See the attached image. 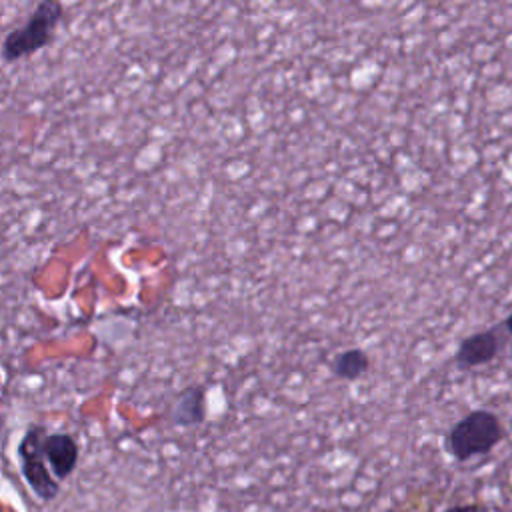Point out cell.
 Masks as SVG:
<instances>
[{
    "mask_svg": "<svg viewBox=\"0 0 512 512\" xmlns=\"http://www.w3.org/2000/svg\"><path fill=\"white\" fill-rule=\"evenodd\" d=\"M46 430L42 426H30L22 440L18 442L16 454L20 460V470L22 476L26 480V484L30 486V490L42 500V502H50L58 496L60 492V484L58 480L52 476L44 452H42V442H44Z\"/></svg>",
    "mask_w": 512,
    "mask_h": 512,
    "instance_id": "3957f363",
    "label": "cell"
},
{
    "mask_svg": "<svg viewBox=\"0 0 512 512\" xmlns=\"http://www.w3.org/2000/svg\"><path fill=\"white\" fill-rule=\"evenodd\" d=\"M42 452L56 480L68 478L78 464V444L70 434H64V432L46 434L42 442Z\"/></svg>",
    "mask_w": 512,
    "mask_h": 512,
    "instance_id": "5b68a950",
    "label": "cell"
},
{
    "mask_svg": "<svg viewBox=\"0 0 512 512\" xmlns=\"http://www.w3.org/2000/svg\"><path fill=\"white\" fill-rule=\"evenodd\" d=\"M444 512H488V508L484 504L470 502V504H454V506L446 508Z\"/></svg>",
    "mask_w": 512,
    "mask_h": 512,
    "instance_id": "ba28073f",
    "label": "cell"
},
{
    "mask_svg": "<svg viewBox=\"0 0 512 512\" xmlns=\"http://www.w3.org/2000/svg\"><path fill=\"white\" fill-rule=\"evenodd\" d=\"M504 328L508 330V334L512 336V312L506 316V320H504Z\"/></svg>",
    "mask_w": 512,
    "mask_h": 512,
    "instance_id": "9c48e42d",
    "label": "cell"
},
{
    "mask_svg": "<svg viewBox=\"0 0 512 512\" xmlns=\"http://www.w3.org/2000/svg\"><path fill=\"white\" fill-rule=\"evenodd\" d=\"M500 348H502V340L496 328L478 330L458 342L454 362L462 370L478 368V366L490 364L500 354Z\"/></svg>",
    "mask_w": 512,
    "mask_h": 512,
    "instance_id": "277c9868",
    "label": "cell"
},
{
    "mask_svg": "<svg viewBox=\"0 0 512 512\" xmlns=\"http://www.w3.org/2000/svg\"><path fill=\"white\" fill-rule=\"evenodd\" d=\"M206 418V394L200 386H190L182 390L172 406V422L176 426H196Z\"/></svg>",
    "mask_w": 512,
    "mask_h": 512,
    "instance_id": "8992f818",
    "label": "cell"
},
{
    "mask_svg": "<svg viewBox=\"0 0 512 512\" xmlns=\"http://www.w3.org/2000/svg\"><path fill=\"white\" fill-rule=\"evenodd\" d=\"M504 438V428L492 410L476 408L462 416L446 434V450L458 462L490 454Z\"/></svg>",
    "mask_w": 512,
    "mask_h": 512,
    "instance_id": "6da1fadb",
    "label": "cell"
},
{
    "mask_svg": "<svg viewBox=\"0 0 512 512\" xmlns=\"http://www.w3.org/2000/svg\"><path fill=\"white\" fill-rule=\"evenodd\" d=\"M60 18H62L60 2L42 0L40 4H36L28 20L22 26L10 30L2 40V48H0L2 58L6 62H14L44 48L52 40Z\"/></svg>",
    "mask_w": 512,
    "mask_h": 512,
    "instance_id": "7a4b0ae2",
    "label": "cell"
},
{
    "mask_svg": "<svg viewBox=\"0 0 512 512\" xmlns=\"http://www.w3.org/2000/svg\"><path fill=\"white\" fill-rule=\"evenodd\" d=\"M370 370V356L362 348H348L338 352L330 362V372L340 380H358Z\"/></svg>",
    "mask_w": 512,
    "mask_h": 512,
    "instance_id": "52a82bcc",
    "label": "cell"
}]
</instances>
